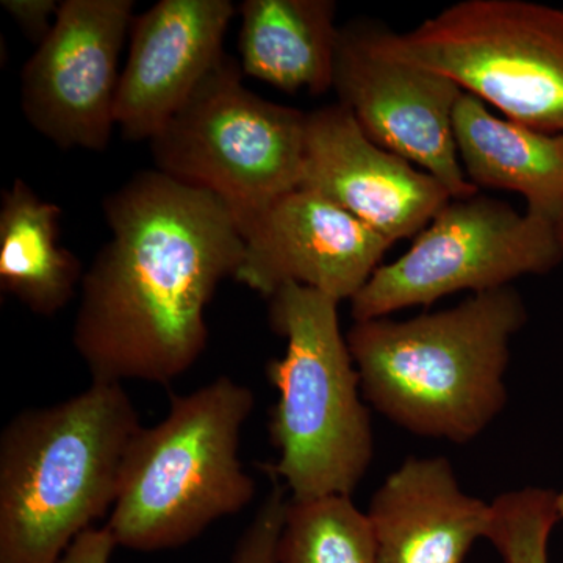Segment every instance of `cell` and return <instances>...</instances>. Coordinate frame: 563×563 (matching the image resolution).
Listing matches in <instances>:
<instances>
[{
    "label": "cell",
    "instance_id": "obj_3",
    "mask_svg": "<svg viewBox=\"0 0 563 563\" xmlns=\"http://www.w3.org/2000/svg\"><path fill=\"white\" fill-rule=\"evenodd\" d=\"M141 429L122 384L22 410L0 435V563H60L113 509Z\"/></svg>",
    "mask_w": 563,
    "mask_h": 563
},
{
    "label": "cell",
    "instance_id": "obj_24",
    "mask_svg": "<svg viewBox=\"0 0 563 563\" xmlns=\"http://www.w3.org/2000/svg\"><path fill=\"white\" fill-rule=\"evenodd\" d=\"M555 231H558L559 240H561V244L563 247V213L559 217V220L555 221Z\"/></svg>",
    "mask_w": 563,
    "mask_h": 563
},
{
    "label": "cell",
    "instance_id": "obj_2",
    "mask_svg": "<svg viewBox=\"0 0 563 563\" xmlns=\"http://www.w3.org/2000/svg\"><path fill=\"white\" fill-rule=\"evenodd\" d=\"M526 321L504 287L410 320L355 321L346 340L366 404L413 435L465 444L506 407L510 342Z\"/></svg>",
    "mask_w": 563,
    "mask_h": 563
},
{
    "label": "cell",
    "instance_id": "obj_8",
    "mask_svg": "<svg viewBox=\"0 0 563 563\" xmlns=\"http://www.w3.org/2000/svg\"><path fill=\"white\" fill-rule=\"evenodd\" d=\"M563 261L553 221L477 195L451 199L398 261L380 265L352 298L354 321L376 320L409 307H429L459 291L509 287Z\"/></svg>",
    "mask_w": 563,
    "mask_h": 563
},
{
    "label": "cell",
    "instance_id": "obj_15",
    "mask_svg": "<svg viewBox=\"0 0 563 563\" xmlns=\"http://www.w3.org/2000/svg\"><path fill=\"white\" fill-rule=\"evenodd\" d=\"M455 147L474 187L523 196L529 213L555 221L563 213V133H544L507 118L463 91L453 117Z\"/></svg>",
    "mask_w": 563,
    "mask_h": 563
},
{
    "label": "cell",
    "instance_id": "obj_7",
    "mask_svg": "<svg viewBox=\"0 0 563 563\" xmlns=\"http://www.w3.org/2000/svg\"><path fill=\"white\" fill-rule=\"evenodd\" d=\"M228 54L151 140L155 169L220 198L243 225L299 188L307 113L266 101Z\"/></svg>",
    "mask_w": 563,
    "mask_h": 563
},
{
    "label": "cell",
    "instance_id": "obj_11",
    "mask_svg": "<svg viewBox=\"0 0 563 563\" xmlns=\"http://www.w3.org/2000/svg\"><path fill=\"white\" fill-rule=\"evenodd\" d=\"M240 232L243 258L233 279L265 298L299 284L352 301L391 247L368 225L302 188L285 192Z\"/></svg>",
    "mask_w": 563,
    "mask_h": 563
},
{
    "label": "cell",
    "instance_id": "obj_20",
    "mask_svg": "<svg viewBox=\"0 0 563 563\" xmlns=\"http://www.w3.org/2000/svg\"><path fill=\"white\" fill-rule=\"evenodd\" d=\"M288 503L287 488L273 479V488L263 499L251 525L233 551L232 563H277V544Z\"/></svg>",
    "mask_w": 563,
    "mask_h": 563
},
{
    "label": "cell",
    "instance_id": "obj_21",
    "mask_svg": "<svg viewBox=\"0 0 563 563\" xmlns=\"http://www.w3.org/2000/svg\"><path fill=\"white\" fill-rule=\"evenodd\" d=\"M60 3L55 0H2L0 5L20 25L21 32L40 46L54 27Z\"/></svg>",
    "mask_w": 563,
    "mask_h": 563
},
{
    "label": "cell",
    "instance_id": "obj_16",
    "mask_svg": "<svg viewBox=\"0 0 563 563\" xmlns=\"http://www.w3.org/2000/svg\"><path fill=\"white\" fill-rule=\"evenodd\" d=\"M240 13L243 74L291 95L332 90L340 41L333 0H246Z\"/></svg>",
    "mask_w": 563,
    "mask_h": 563
},
{
    "label": "cell",
    "instance_id": "obj_12",
    "mask_svg": "<svg viewBox=\"0 0 563 563\" xmlns=\"http://www.w3.org/2000/svg\"><path fill=\"white\" fill-rule=\"evenodd\" d=\"M299 188L391 244L417 236L454 199L437 177L373 143L340 102L307 113Z\"/></svg>",
    "mask_w": 563,
    "mask_h": 563
},
{
    "label": "cell",
    "instance_id": "obj_9",
    "mask_svg": "<svg viewBox=\"0 0 563 563\" xmlns=\"http://www.w3.org/2000/svg\"><path fill=\"white\" fill-rule=\"evenodd\" d=\"M133 10V0H63L49 35L22 68V113L55 146L109 147Z\"/></svg>",
    "mask_w": 563,
    "mask_h": 563
},
{
    "label": "cell",
    "instance_id": "obj_23",
    "mask_svg": "<svg viewBox=\"0 0 563 563\" xmlns=\"http://www.w3.org/2000/svg\"><path fill=\"white\" fill-rule=\"evenodd\" d=\"M555 503H558L559 523L563 525V488L555 496Z\"/></svg>",
    "mask_w": 563,
    "mask_h": 563
},
{
    "label": "cell",
    "instance_id": "obj_17",
    "mask_svg": "<svg viewBox=\"0 0 563 563\" xmlns=\"http://www.w3.org/2000/svg\"><path fill=\"white\" fill-rule=\"evenodd\" d=\"M62 209L21 177L0 206V288L41 317H54L80 290L85 269L60 243Z\"/></svg>",
    "mask_w": 563,
    "mask_h": 563
},
{
    "label": "cell",
    "instance_id": "obj_13",
    "mask_svg": "<svg viewBox=\"0 0 563 563\" xmlns=\"http://www.w3.org/2000/svg\"><path fill=\"white\" fill-rule=\"evenodd\" d=\"M231 0H161L132 22L114 122L125 140H152L224 57Z\"/></svg>",
    "mask_w": 563,
    "mask_h": 563
},
{
    "label": "cell",
    "instance_id": "obj_14",
    "mask_svg": "<svg viewBox=\"0 0 563 563\" xmlns=\"http://www.w3.org/2000/svg\"><path fill=\"white\" fill-rule=\"evenodd\" d=\"M379 563H463L492 529V503L463 492L446 457H407L366 509Z\"/></svg>",
    "mask_w": 563,
    "mask_h": 563
},
{
    "label": "cell",
    "instance_id": "obj_19",
    "mask_svg": "<svg viewBox=\"0 0 563 563\" xmlns=\"http://www.w3.org/2000/svg\"><path fill=\"white\" fill-rule=\"evenodd\" d=\"M558 493L526 487L493 499L488 540L504 563H550V539L559 523Z\"/></svg>",
    "mask_w": 563,
    "mask_h": 563
},
{
    "label": "cell",
    "instance_id": "obj_10",
    "mask_svg": "<svg viewBox=\"0 0 563 563\" xmlns=\"http://www.w3.org/2000/svg\"><path fill=\"white\" fill-rule=\"evenodd\" d=\"M333 91L377 146L437 177L454 199L479 192L466 179L455 147L453 117L463 91L442 74L388 57L368 24L340 29Z\"/></svg>",
    "mask_w": 563,
    "mask_h": 563
},
{
    "label": "cell",
    "instance_id": "obj_18",
    "mask_svg": "<svg viewBox=\"0 0 563 563\" xmlns=\"http://www.w3.org/2000/svg\"><path fill=\"white\" fill-rule=\"evenodd\" d=\"M277 563H379L366 512L350 496L290 499Z\"/></svg>",
    "mask_w": 563,
    "mask_h": 563
},
{
    "label": "cell",
    "instance_id": "obj_1",
    "mask_svg": "<svg viewBox=\"0 0 563 563\" xmlns=\"http://www.w3.org/2000/svg\"><path fill=\"white\" fill-rule=\"evenodd\" d=\"M110 240L85 269L73 344L95 383L168 384L209 342L206 310L243 236L217 196L157 169L103 199Z\"/></svg>",
    "mask_w": 563,
    "mask_h": 563
},
{
    "label": "cell",
    "instance_id": "obj_6",
    "mask_svg": "<svg viewBox=\"0 0 563 563\" xmlns=\"http://www.w3.org/2000/svg\"><path fill=\"white\" fill-rule=\"evenodd\" d=\"M368 32L388 57L442 74L507 120L563 133V9L463 0L413 31Z\"/></svg>",
    "mask_w": 563,
    "mask_h": 563
},
{
    "label": "cell",
    "instance_id": "obj_5",
    "mask_svg": "<svg viewBox=\"0 0 563 563\" xmlns=\"http://www.w3.org/2000/svg\"><path fill=\"white\" fill-rule=\"evenodd\" d=\"M254 393L228 376L173 395L158 424L129 444L107 528L118 547L154 553L190 543L255 495L240 461Z\"/></svg>",
    "mask_w": 563,
    "mask_h": 563
},
{
    "label": "cell",
    "instance_id": "obj_4",
    "mask_svg": "<svg viewBox=\"0 0 563 563\" xmlns=\"http://www.w3.org/2000/svg\"><path fill=\"white\" fill-rule=\"evenodd\" d=\"M268 299L269 324L287 347L266 365L279 398L268 421L277 461L265 472L292 501L351 498L373 463L374 431L340 329V302L299 284L284 285Z\"/></svg>",
    "mask_w": 563,
    "mask_h": 563
},
{
    "label": "cell",
    "instance_id": "obj_22",
    "mask_svg": "<svg viewBox=\"0 0 563 563\" xmlns=\"http://www.w3.org/2000/svg\"><path fill=\"white\" fill-rule=\"evenodd\" d=\"M117 547L107 526L91 528L70 544L60 563H110Z\"/></svg>",
    "mask_w": 563,
    "mask_h": 563
}]
</instances>
